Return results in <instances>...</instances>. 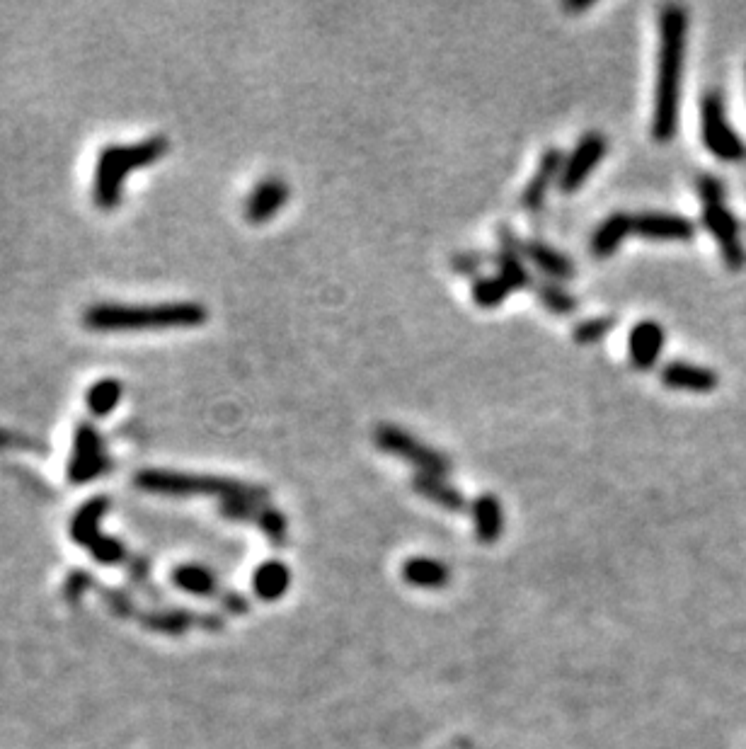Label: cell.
<instances>
[{
  "label": "cell",
  "mask_w": 746,
  "mask_h": 749,
  "mask_svg": "<svg viewBox=\"0 0 746 749\" xmlns=\"http://www.w3.org/2000/svg\"><path fill=\"white\" fill-rule=\"evenodd\" d=\"M289 185L281 177H267L252 187L248 202H245V219L260 226L272 221L289 202Z\"/></svg>",
  "instance_id": "cell-12"
},
{
  "label": "cell",
  "mask_w": 746,
  "mask_h": 749,
  "mask_svg": "<svg viewBox=\"0 0 746 749\" xmlns=\"http://www.w3.org/2000/svg\"><path fill=\"white\" fill-rule=\"evenodd\" d=\"M659 379L671 391H688V393H713L720 383V376L710 367H700L691 362H669L662 369Z\"/></svg>",
  "instance_id": "cell-16"
},
{
  "label": "cell",
  "mask_w": 746,
  "mask_h": 749,
  "mask_svg": "<svg viewBox=\"0 0 746 749\" xmlns=\"http://www.w3.org/2000/svg\"><path fill=\"white\" fill-rule=\"evenodd\" d=\"M664 342H667V333H664V328L657 320H640L630 330L628 337V352L633 367L640 371H650L664 350Z\"/></svg>",
  "instance_id": "cell-14"
},
{
  "label": "cell",
  "mask_w": 746,
  "mask_h": 749,
  "mask_svg": "<svg viewBox=\"0 0 746 749\" xmlns=\"http://www.w3.org/2000/svg\"><path fill=\"white\" fill-rule=\"evenodd\" d=\"M485 265V255L480 253H458L451 257V267L456 274H475Z\"/></svg>",
  "instance_id": "cell-30"
},
{
  "label": "cell",
  "mask_w": 746,
  "mask_h": 749,
  "mask_svg": "<svg viewBox=\"0 0 746 749\" xmlns=\"http://www.w3.org/2000/svg\"><path fill=\"white\" fill-rule=\"evenodd\" d=\"M412 490L420 493L424 500L434 502V505L444 507L449 512H463L466 510V497L461 490H456L453 485L446 483L441 476H429V473H417L412 478Z\"/></svg>",
  "instance_id": "cell-19"
},
{
  "label": "cell",
  "mask_w": 746,
  "mask_h": 749,
  "mask_svg": "<svg viewBox=\"0 0 746 749\" xmlns=\"http://www.w3.org/2000/svg\"><path fill=\"white\" fill-rule=\"evenodd\" d=\"M134 483L141 490L153 495H175V497H189V495H214L226 500H248L257 505H267L269 490L262 485L243 483V480L233 478H218V476H199V473H180V471H160V468H146V471L136 473Z\"/></svg>",
  "instance_id": "cell-4"
},
{
  "label": "cell",
  "mask_w": 746,
  "mask_h": 749,
  "mask_svg": "<svg viewBox=\"0 0 746 749\" xmlns=\"http://www.w3.org/2000/svg\"><path fill=\"white\" fill-rule=\"evenodd\" d=\"M696 187L700 202H703V224L715 238L722 260L730 270H742L746 265V250L742 236H739V221L727 209L725 185L715 175H700Z\"/></svg>",
  "instance_id": "cell-5"
},
{
  "label": "cell",
  "mask_w": 746,
  "mask_h": 749,
  "mask_svg": "<svg viewBox=\"0 0 746 749\" xmlns=\"http://www.w3.org/2000/svg\"><path fill=\"white\" fill-rule=\"evenodd\" d=\"M524 243L516 238L514 228H499V253L495 257L499 277L509 284L514 291L533 287L531 274L524 265Z\"/></svg>",
  "instance_id": "cell-13"
},
{
  "label": "cell",
  "mask_w": 746,
  "mask_h": 749,
  "mask_svg": "<svg viewBox=\"0 0 746 749\" xmlns=\"http://www.w3.org/2000/svg\"><path fill=\"white\" fill-rule=\"evenodd\" d=\"M533 289H536L538 301L543 303L545 311H550L553 316H572L577 311L575 296L567 294L555 282H533Z\"/></svg>",
  "instance_id": "cell-25"
},
{
  "label": "cell",
  "mask_w": 746,
  "mask_h": 749,
  "mask_svg": "<svg viewBox=\"0 0 746 749\" xmlns=\"http://www.w3.org/2000/svg\"><path fill=\"white\" fill-rule=\"evenodd\" d=\"M0 451H30V454H47L49 447L39 437H32V434L5 430V427H0Z\"/></svg>",
  "instance_id": "cell-27"
},
{
  "label": "cell",
  "mask_w": 746,
  "mask_h": 749,
  "mask_svg": "<svg viewBox=\"0 0 746 749\" xmlns=\"http://www.w3.org/2000/svg\"><path fill=\"white\" fill-rule=\"evenodd\" d=\"M633 233L647 240H662V243H684L696 236V224L679 214L650 211V214L633 216Z\"/></svg>",
  "instance_id": "cell-11"
},
{
  "label": "cell",
  "mask_w": 746,
  "mask_h": 749,
  "mask_svg": "<svg viewBox=\"0 0 746 749\" xmlns=\"http://www.w3.org/2000/svg\"><path fill=\"white\" fill-rule=\"evenodd\" d=\"M524 255L529 257V260L545 274V277H550V279L575 277V265H572L565 255L558 253V250L550 248L548 243H543V240H526Z\"/></svg>",
  "instance_id": "cell-22"
},
{
  "label": "cell",
  "mask_w": 746,
  "mask_h": 749,
  "mask_svg": "<svg viewBox=\"0 0 746 749\" xmlns=\"http://www.w3.org/2000/svg\"><path fill=\"white\" fill-rule=\"evenodd\" d=\"M509 294H514V289L499 274L497 277H480L473 284V301L480 308H495L499 303H504Z\"/></svg>",
  "instance_id": "cell-26"
},
{
  "label": "cell",
  "mask_w": 746,
  "mask_h": 749,
  "mask_svg": "<svg viewBox=\"0 0 746 749\" xmlns=\"http://www.w3.org/2000/svg\"><path fill=\"white\" fill-rule=\"evenodd\" d=\"M608 151V144L604 136L599 131H591V134H584L579 139V144L575 146V151L565 158V165H562V175H560V190L565 194L577 192L584 182L589 180V175L599 168V163L604 160Z\"/></svg>",
  "instance_id": "cell-10"
},
{
  "label": "cell",
  "mask_w": 746,
  "mask_h": 749,
  "mask_svg": "<svg viewBox=\"0 0 746 749\" xmlns=\"http://www.w3.org/2000/svg\"><path fill=\"white\" fill-rule=\"evenodd\" d=\"M107 505V497H95L88 505L80 507L76 517H73L71 534L73 539L83 548H88L97 560H102V563H117V560L124 558L122 543L109 539L100 529V519L102 514L107 512Z\"/></svg>",
  "instance_id": "cell-9"
},
{
  "label": "cell",
  "mask_w": 746,
  "mask_h": 749,
  "mask_svg": "<svg viewBox=\"0 0 746 749\" xmlns=\"http://www.w3.org/2000/svg\"><path fill=\"white\" fill-rule=\"evenodd\" d=\"M291 585V570L281 560H267L252 575V590L262 602H277Z\"/></svg>",
  "instance_id": "cell-21"
},
{
  "label": "cell",
  "mask_w": 746,
  "mask_h": 749,
  "mask_svg": "<svg viewBox=\"0 0 746 749\" xmlns=\"http://www.w3.org/2000/svg\"><path fill=\"white\" fill-rule=\"evenodd\" d=\"M562 165H565V158L558 148H548V151L541 156V163H538L536 173L531 175L529 185L524 187V194H521V207L526 211H538L548 199L550 187L555 182H560L562 175Z\"/></svg>",
  "instance_id": "cell-15"
},
{
  "label": "cell",
  "mask_w": 746,
  "mask_h": 749,
  "mask_svg": "<svg viewBox=\"0 0 746 749\" xmlns=\"http://www.w3.org/2000/svg\"><path fill=\"white\" fill-rule=\"evenodd\" d=\"M172 582H175L180 590H185L189 594H197V597H209V594H214L218 587L216 575L211 573L209 568H204V565H194V563L175 568V573H172Z\"/></svg>",
  "instance_id": "cell-24"
},
{
  "label": "cell",
  "mask_w": 746,
  "mask_h": 749,
  "mask_svg": "<svg viewBox=\"0 0 746 749\" xmlns=\"http://www.w3.org/2000/svg\"><path fill=\"white\" fill-rule=\"evenodd\" d=\"M591 8V0H582V3H575V0H570V3H562V10H567V13H584V10Z\"/></svg>",
  "instance_id": "cell-31"
},
{
  "label": "cell",
  "mask_w": 746,
  "mask_h": 749,
  "mask_svg": "<svg viewBox=\"0 0 746 749\" xmlns=\"http://www.w3.org/2000/svg\"><path fill=\"white\" fill-rule=\"evenodd\" d=\"M628 236H635L633 216L625 214V211H616L596 228L594 238H591V250H594L596 257H611Z\"/></svg>",
  "instance_id": "cell-18"
},
{
  "label": "cell",
  "mask_w": 746,
  "mask_h": 749,
  "mask_svg": "<svg viewBox=\"0 0 746 749\" xmlns=\"http://www.w3.org/2000/svg\"><path fill=\"white\" fill-rule=\"evenodd\" d=\"M373 442L381 451H386L390 456H398L407 463L417 468L420 473H429V476H449L451 473V461L449 456H444L441 451H436L429 444L420 442L417 437H412L410 432H405L398 425H381L373 432Z\"/></svg>",
  "instance_id": "cell-7"
},
{
  "label": "cell",
  "mask_w": 746,
  "mask_h": 749,
  "mask_svg": "<svg viewBox=\"0 0 746 749\" xmlns=\"http://www.w3.org/2000/svg\"><path fill=\"white\" fill-rule=\"evenodd\" d=\"M257 526L265 531L267 539L272 541L274 546H284L286 543V531H289V526H286L284 514H281L279 510H274V507H269V505L262 507L260 514H257Z\"/></svg>",
  "instance_id": "cell-29"
},
{
  "label": "cell",
  "mask_w": 746,
  "mask_h": 749,
  "mask_svg": "<svg viewBox=\"0 0 746 749\" xmlns=\"http://www.w3.org/2000/svg\"><path fill=\"white\" fill-rule=\"evenodd\" d=\"M616 328V318H589V320H582V323L577 325L575 333H572V337H575L577 345H594V342L604 340V337L611 333V330Z\"/></svg>",
  "instance_id": "cell-28"
},
{
  "label": "cell",
  "mask_w": 746,
  "mask_h": 749,
  "mask_svg": "<svg viewBox=\"0 0 746 749\" xmlns=\"http://www.w3.org/2000/svg\"><path fill=\"white\" fill-rule=\"evenodd\" d=\"M700 134H703L705 148L717 160L739 163L746 158V144L727 119L725 100L717 90L705 93L703 102H700Z\"/></svg>",
  "instance_id": "cell-6"
},
{
  "label": "cell",
  "mask_w": 746,
  "mask_h": 749,
  "mask_svg": "<svg viewBox=\"0 0 746 749\" xmlns=\"http://www.w3.org/2000/svg\"><path fill=\"white\" fill-rule=\"evenodd\" d=\"M403 577L407 585L420 587V590H441L449 585V568L441 560L434 558H407L403 565Z\"/></svg>",
  "instance_id": "cell-20"
},
{
  "label": "cell",
  "mask_w": 746,
  "mask_h": 749,
  "mask_svg": "<svg viewBox=\"0 0 746 749\" xmlns=\"http://www.w3.org/2000/svg\"><path fill=\"white\" fill-rule=\"evenodd\" d=\"M209 320L204 303H93L83 311V325L90 333H143V330L199 328Z\"/></svg>",
  "instance_id": "cell-2"
},
{
  "label": "cell",
  "mask_w": 746,
  "mask_h": 749,
  "mask_svg": "<svg viewBox=\"0 0 746 749\" xmlns=\"http://www.w3.org/2000/svg\"><path fill=\"white\" fill-rule=\"evenodd\" d=\"M124 398V386L119 379L105 376V379L95 381L85 393V405L95 417H107L117 410L119 400Z\"/></svg>",
  "instance_id": "cell-23"
},
{
  "label": "cell",
  "mask_w": 746,
  "mask_h": 749,
  "mask_svg": "<svg viewBox=\"0 0 746 749\" xmlns=\"http://www.w3.org/2000/svg\"><path fill=\"white\" fill-rule=\"evenodd\" d=\"M170 151L168 136H148L136 144H109L100 151L93 177V202L100 211H114L124 199V185L139 168H151Z\"/></svg>",
  "instance_id": "cell-3"
},
{
  "label": "cell",
  "mask_w": 746,
  "mask_h": 749,
  "mask_svg": "<svg viewBox=\"0 0 746 749\" xmlns=\"http://www.w3.org/2000/svg\"><path fill=\"white\" fill-rule=\"evenodd\" d=\"M112 471V456L107 451V442L93 422H80L73 432V449L68 459V480L71 483H90Z\"/></svg>",
  "instance_id": "cell-8"
},
{
  "label": "cell",
  "mask_w": 746,
  "mask_h": 749,
  "mask_svg": "<svg viewBox=\"0 0 746 749\" xmlns=\"http://www.w3.org/2000/svg\"><path fill=\"white\" fill-rule=\"evenodd\" d=\"M473 524H475V536L482 543H495L499 541L504 531V510L502 502L497 495H480L473 500Z\"/></svg>",
  "instance_id": "cell-17"
},
{
  "label": "cell",
  "mask_w": 746,
  "mask_h": 749,
  "mask_svg": "<svg viewBox=\"0 0 746 749\" xmlns=\"http://www.w3.org/2000/svg\"><path fill=\"white\" fill-rule=\"evenodd\" d=\"M688 15L681 5H667L659 13L657 85H654L652 136L657 144H669L679 127L681 73L686 59Z\"/></svg>",
  "instance_id": "cell-1"
}]
</instances>
